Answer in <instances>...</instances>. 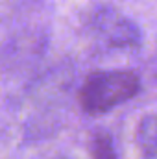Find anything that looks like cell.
<instances>
[{
	"label": "cell",
	"instance_id": "cell-2",
	"mask_svg": "<svg viewBox=\"0 0 157 159\" xmlns=\"http://www.w3.org/2000/svg\"><path fill=\"white\" fill-rule=\"evenodd\" d=\"M89 22L92 34L111 48L128 50L137 48L142 43V34L139 26L113 7H98L91 15Z\"/></svg>",
	"mask_w": 157,
	"mask_h": 159
},
{
	"label": "cell",
	"instance_id": "cell-3",
	"mask_svg": "<svg viewBox=\"0 0 157 159\" xmlns=\"http://www.w3.org/2000/svg\"><path fill=\"white\" fill-rule=\"evenodd\" d=\"M155 117L150 113L146 115L144 119L141 120L139 128H137V133H135V143L142 154L144 159H154L155 157Z\"/></svg>",
	"mask_w": 157,
	"mask_h": 159
},
{
	"label": "cell",
	"instance_id": "cell-1",
	"mask_svg": "<svg viewBox=\"0 0 157 159\" xmlns=\"http://www.w3.org/2000/svg\"><path fill=\"white\" fill-rule=\"evenodd\" d=\"M141 89V78L137 72L128 69L98 70L89 74L78 100L79 106L89 115H102L131 100Z\"/></svg>",
	"mask_w": 157,
	"mask_h": 159
},
{
	"label": "cell",
	"instance_id": "cell-4",
	"mask_svg": "<svg viewBox=\"0 0 157 159\" xmlns=\"http://www.w3.org/2000/svg\"><path fill=\"white\" fill-rule=\"evenodd\" d=\"M92 159H118L113 139L104 131H98L92 137Z\"/></svg>",
	"mask_w": 157,
	"mask_h": 159
}]
</instances>
